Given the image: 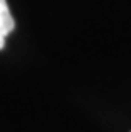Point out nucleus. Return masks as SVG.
<instances>
[{
    "label": "nucleus",
    "instance_id": "1",
    "mask_svg": "<svg viewBox=\"0 0 131 132\" xmlns=\"http://www.w3.org/2000/svg\"><path fill=\"white\" fill-rule=\"evenodd\" d=\"M16 27L14 17L7 5V0H0V49L5 46V37Z\"/></svg>",
    "mask_w": 131,
    "mask_h": 132
}]
</instances>
